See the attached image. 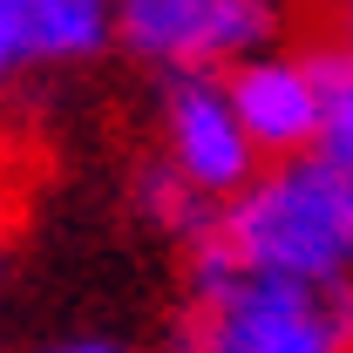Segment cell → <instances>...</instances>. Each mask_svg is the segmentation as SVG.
<instances>
[{"label": "cell", "mask_w": 353, "mask_h": 353, "mask_svg": "<svg viewBox=\"0 0 353 353\" xmlns=\"http://www.w3.org/2000/svg\"><path fill=\"white\" fill-rule=\"evenodd\" d=\"M163 353H353V299L347 285H299L245 272L218 238L190 245L183 312Z\"/></svg>", "instance_id": "obj_1"}, {"label": "cell", "mask_w": 353, "mask_h": 353, "mask_svg": "<svg viewBox=\"0 0 353 353\" xmlns=\"http://www.w3.org/2000/svg\"><path fill=\"white\" fill-rule=\"evenodd\" d=\"M218 238L245 272L340 292L353 279V170L333 157H285L218 211Z\"/></svg>", "instance_id": "obj_2"}, {"label": "cell", "mask_w": 353, "mask_h": 353, "mask_svg": "<svg viewBox=\"0 0 353 353\" xmlns=\"http://www.w3.org/2000/svg\"><path fill=\"white\" fill-rule=\"evenodd\" d=\"M116 41L150 68H238L279 41V0H116Z\"/></svg>", "instance_id": "obj_3"}, {"label": "cell", "mask_w": 353, "mask_h": 353, "mask_svg": "<svg viewBox=\"0 0 353 353\" xmlns=\"http://www.w3.org/2000/svg\"><path fill=\"white\" fill-rule=\"evenodd\" d=\"M163 163L197 183L211 204H231L259 183V143L238 123L224 68H170L163 75Z\"/></svg>", "instance_id": "obj_4"}, {"label": "cell", "mask_w": 353, "mask_h": 353, "mask_svg": "<svg viewBox=\"0 0 353 353\" xmlns=\"http://www.w3.org/2000/svg\"><path fill=\"white\" fill-rule=\"evenodd\" d=\"M224 88L238 102V123L252 130L259 157L285 163V157H306L319 150V123H326V95H319V68L306 54H285V48H265L252 61L224 68Z\"/></svg>", "instance_id": "obj_5"}, {"label": "cell", "mask_w": 353, "mask_h": 353, "mask_svg": "<svg viewBox=\"0 0 353 353\" xmlns=\"http://www.w3.org/2000/svg\"><path fill=\"white\" fill-rule=\"evenodd\" d=\"M34 68H75L116 41V0H0Z\"/></svg>", "instance_id": "obj_6"}, {"label": "cell", "mask_w": 353, "mask_h": 353, "mask_svg": "<svg viewBox=\"0 0 353 353\" xmlns=\"http://www.w3.org/2000/svg\"><path fill=\"white\" fill-rule=\"evenodd\" d=\"M136 211L157 224V231L183 238V245H204V238L218 231V211H224V204H211L197 183H183V176L157 157V163H143V170H136Z\"/></svg>", "instance_id": "obj_7"}, {"label": "cell", "mask_w": 353, "mask_h": 353, "mask_svg": "<svg viewBox=\"0 0 353 353\" xmlns=\"http://www.w3.org/2000/svg\"><path fill=\"white\" fill-rule=\"evenodd\" d=\"M319 68V95H326V123H319V157H333L340 170H353V48L319 41L312 48Z\"/></svg>", "instance_id": "obj_8"}, {"label": "cell", "mask_w": 353, "mask_h": 353, "mask_svg": "<svg viewBox=\"0 0 353 353\" xmlns=\"http://www.w3.org/2000/svg\"><path fill=\"white\" fill-rule=\"evenodd\" d=\"M21 68H28V48H21V28L7 21V7H0V88L14 82Z\"/></svg>", "instance_id": "obj_9"}, {"label": "cell", "mask_w": 353, "mask_h": 353, "mask_svg": "<svg viewBox=\"0 0 353 353\" xmlns=\"http://www.w3.org/2000/svg\"><path fill=\"white\" fill-rule=\"evenodd\" d=\"M41 353H130V347L109 340V333H82V340H54V347H41Z\"/></svg>", "instance_id": "obj_10"}, {"label": "cell", "mask_w": 353, "mask_h": 353, "mask_svg": "<svg viewBox=\"0 0 353 353\" xmlns=\"http://www.w3.org/2000/svg\"><path fill=\"white\" fill-rule=\"evenodd\" d=\"M340 41H347V48H353V0H347V28H340Z\"/></svg>", "instance_id": "obj_11"}]
</instances>
